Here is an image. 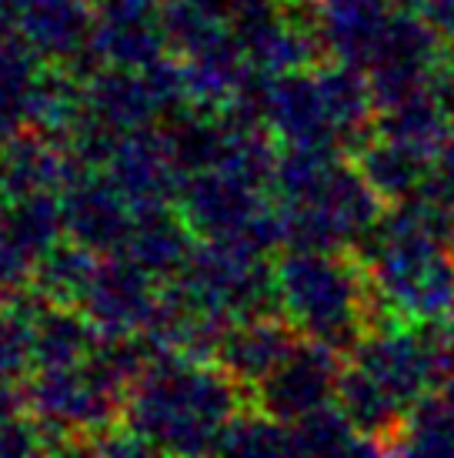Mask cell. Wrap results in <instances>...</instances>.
<instances>
[{
  "label": "cell",
  "instance_id": "6da1fadb",
  "mask_svg": "<svg viewBox=\"0 0 454 458\" xmlns=\"http://www.w3.org/2000/svg\"><path fill=\"white\" fill-rule=\"evenodd\" d=\"M431 174V154L404 144V140L371 134V148L365 151V181L381 198H411L421 194Z\"/></svg>",
  "mask_w": 454,
  "mask_h": 458
},
{
  "label": "cell",
  "instance_id": "3957f363",
  "mask_svg": "<svg viewBox=\"0 0 454 458\" xmlns=\"http://www.w3.org/2000/svg\"><path fill=\"white\" fill-rule=\"evenodd\" d=\"M421 194H428L431 201L444 204V208L454 204V138H448L431 154V174Z\"/></svg>",
  "mask_w": 454,
  "mask_h": 458
},
{
  "label": "cell",
  "instance_id": "7a4b0ae2",
  "mask_svg": "<svg viewBox=\"0 0 454 458\" xmlns=\"http://www.w3.org/2000/svg\"><path fill=\"white\" fill-rule=\"evenodd\" d=\"M404 452H454V405L448 398H417L404 419Z\"/></svg>",
  "mask_w": 454,
  "mask_h": 458
},
{
  "label": "cell",
  "instance_id": "5b68a950",
  "mask_svg": "<svg viewBox=\"0 0 454 458\" xmlns=\"http://www.w3.org/2000/svg\"><path fill=\"white\" fill-rule=\"evenodd\" d=\"M444 338H448V344H451V352H454V305H451V318H448V328H444Z\"/></svg>",
  "mask_w": 454,
  "mask_h": 458
},
{
  "label": "cell",
  "instance_id": "277c9868",
  "mask_svg": "<svg viewBox=\"0 0 454 458\" xmlns=\"http://www.w3.org/2000/svg\"><path fill=\"white\" fill-rule=\"evenodd\" d=\"M431 98L441 104L444 114L454 117V57L451 54H441L434 67H431Z\"/></svg>",
  "mask_w": 454,
  "mask_h": 458
}]
</instances>
